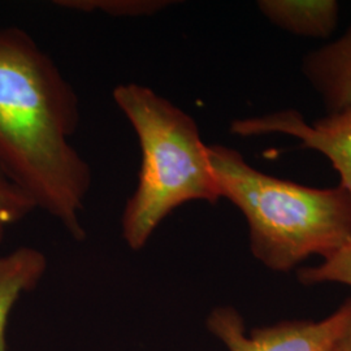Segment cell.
<instances>
[{
    "label": "cell",
    "mask_w": 351,
    "mask_h": 351,
    "mask_svg": "<svg viewBox=\"0 0 351 351\" xmlns=\"http://www.w3.org/2000/svg\"><path fill=\"white\" fill-rule=\"evenodd\" d=\"M332 351H351V317Z\"/></svg>",
    "instance_id": "cell-12"
},
{
    "label": "cell",
    "mask_w": 351,
    "mask_h": 351,
    "mask_svg": "<svg viewBox=\"0 0 351 351\" xmlns=\"http://www.w3.org/2000/svg\"><path fill=\"white\" fill-rule=\"evenodd\" d=\"M80 124L78 97L25 30L0 27V171L75 239L93 182L71 143Z\"/></svg>",
    "instance_id": "cell-1"
},
{
    "label": "cell",
    "mask_w": 351,
    "mask_h": 351,
    "mask_svg": "<svg viewBox=\"0 0 351 351\" xmlns=\"http://www.w3.org/2000/svg\"><path fill=\"white\" fill-rule=\"evenodd\" d=\"M208 158L221 198L246 219L251 252L267 268L288 272L351 243V195L339 184L310 188L267 175L223 145L208 146Z\"/></svg>",
    "instance_id": "cell-2"
},
{
    "label": "cell",
    "mask_w": 351,
    "mask_h": 351,
    "mask_svg": "<svg viewBox=\"0 0 351 351\" xmlns=\"http://www.w3.org/2000/svg\"><path fill=\"white\" fill-rule=\"evenodd\" d=\"M47 269L46 256L33 247H19L0 256V351H8L7 326L21 294L36 288Z\"/></svg>",
    "instance_id": "cell-8"
},
{
    "label": "cell",
    "mask_w": 351,
    "mask_h": 351,
    "mask_svg": "<svg viewBox=\"0 0 351 351\" xmlns=\"http://www.w3.org/2000/svg\"><path fill=\"white\" fill-rule=\"evenodd\" d=\"M351 317V298L320 322H282L246 333L242 316L233 307H216L207 326L229 351H332Z\"/></svg>",
    "instance_id": "cell-4"
},
{
    "label": "cell",
    "mask_w": 351,
    "mask_h": 351,
    "mask_svg": "<svg viewBox=\"0 0 351 351\" xmlns=\"http://www.w3.org/2000/svg\"><path fill=\"white\" fill-rule=\"evenodd\" d=\"M298 280L307 287L324 282L351 287V243L328 255L319 265L300 269Z\"/></svg>",
    "instance_id": "cell-10"
},
{
    "label": "cell",
    "mask_w": 351,
    "mask_h": 351,
    "mask_svg": "<svg viewBox=\"0 0 351 351\" xmlns=\"http://www.w3.org/2000/svg\"><path fill=\"white\" fill-rule=\"evenodd\" d=\"M173 4L169 0H59L56 5L81 12L101 11L114 17H139L160 12Z\"/></svg>",
    "instance_id": "cell-9"
},
{
    "label": "cell",
    "mask_w": 351,
    "mask_h": 351,
    "mask_svg": "<svg viewBox=\"0 0 351 351\" xmlns=\"http://www.w3.org/2000/svg\"><path fill=\"white\" fill-rule=\"evenodd\" d=\"M36 208L34 202L0 171V243L10 226L25 219Z\"/></svg>",
    "instance_id": "cell-11"
},
{
    "label": "cell",
    "mask_w": 351,
    "mask_h": 351,
    "mask_svg": "<svg viewBox=\"0 0 351 351\" xmlns=\"http://www.w3.org/2000/svg\"><path fill=\"white\" fill-rule=\"evenodd\" d=\"M301 72L328 113L351 108V23L341 37L308 52Z\"/></svg>",
    "instance_id": "cell-6"
},
{
    "label": "cell",
    "mask_w": 351,
    "mask_h": 351,
    "mask_svg": "<svg viewBox=\"0 0 351 351\" xmlns=\"http://www.w3.org/2000/svg\"><path fill=\"white\" fill-rule=\"evenodd\" d=\"M256 5L272 25L297 37L326 39L339 25L336 0H259Z\"/></svg>",
    "instance_id": "cell-7"
},
{
    "label": "cell",
    "mask_w": 351,
    "mask_h": 351,
    "mask_svg": "<svg viewBox=\"0 0 351 351\" xmlns=\"http://www.w3.org/2000/svg\"><path fill=\"white\" fill-rule=\"evenodd\" d=\"M229 132L239 137L284 134L298 139L302 149L326 156L339 175V185L351 195V108L328 113L310 124L297 110H280L233 120Z\"/></svg>",
    "instance_id": "cell-5"
},
{
    "label": "cell",
    "mask_w": 351,
    "mask_h": 351,
    "mask_svg": "<svg viewBox=\"0 0 351 351\" xmlns=\"http://www.w3.org/2000/svg\"><path fill=\"white\" fill-rule=\"evenodd\" d=\"M113 101L134 129L141 149L138 182L121 217L123 237L133 250L176 208L203 201L217 204L221 194L195 120L138 84L113 88Z\"/></svg>",
    "instance_id": "cell-3"
}]
</instances>
